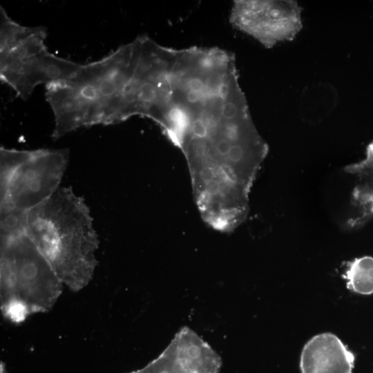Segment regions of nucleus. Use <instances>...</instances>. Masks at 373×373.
I'll return each mask as SVG.
<instances>
[{"label":"nucleus","instance_id":"obj_1","mask_svg":"<svg viewBox=\"0 0 373 373\" xmlns=\"http://www.w3.org/2000/svg\"><path fill=\"white\" fill-rule=\"evenodd\" d=\"M27 235L64 286L78 291L91 281L99 238L88 206L71 187L59 188L29 211Z\"/></svg>","mask_w":373,"mask_h":373},{"label":"nucleus","instance_id":"obj_2","mask_svg":"<svg viewBox=\"0 0 373 373\" xmlns=\"http://www.w3.org/2000/svg\"><path fill=\"white\" fill-rule=\"evenodd\" d=\"M1 308L12 322L52 309L64 284L27 234L1 240Z\"/></svg>","mask_w":373,"mask_h":373},{"label":"nucleus","instance_id":"obj_3","mask_svg":"<svg viewBox=\"0 0 373 373\" xmlns=\"http://www.w3.org/2000/svg\"><path fill=\"white\" fill-rule=\"evenodd\" d=\"M130 54L128 43L100 60L82 65L65 81L77 90L88 106L90 126L119 123V106Z\"/></svg>","mask_w":373,"mask_h":373},{"label":"nucleus","instance_id":"obj_4","mask_svg":"<svg viewBox=\"0 0 373 373\" xmlns=\"http://www.w3.org/2000/svg\"><path fill=\"white\" fill-rule=\"evenodd\" d=\"M296 1L236 0L229 15L232 26L267 48L293 40L303 27Z\"/></svg>","mask_w":373,"mask_h":373},{"label":"nucleus","instance_id":"obj_5","mask_svg":"<svg viewBox=\"0 0 373 373\" xmlns=\"http://www.w3.org/2000/svg\"><path fill=\"white\" fill-rule=\"evenodd\" d=\"M68 160V149L32 150L15 172L0 204L26 211L39 206L59 189Z\"/></svg>","mask_w":373,"mask_h":373},{"label":"nucleus","instance_id":"obj_6","mask_svg":"<svg viewBox=\"0 0 373 373\" xmlns=\"http://www.w3.org/2000/svg\"><path fill=\"white\" fill-rule=\"evenodd\" d=\"M81 66L46 49L31 57L0 64V77L19 97L26 99L37 85L66 81Z\"/></svg>","mask_w":373,"mask_h":373},{"label":"nucleus","instance_id":"obj_7","mask_svg":"<svg viewBox=\"0 0 373 373\" xmlns=\"http://www.w3.org/2000/svg\"><path fill=\"white\" fill-rule=\"evenodd\" d=\"M354 356L334 334H317L303 348L300 367L302 373H352Z\"/></svg>","mask_w":373,"mask_h":373},{"label":"nucleus","instance_id":"obj_8","mask_svg":"<svg viewBox=\"0 0 373 373\" xmlns=\"http://www.w3.org/2000/svg\"><path fill=\"white\" fill-rule=\"evenodd\" d=\"M46 97L54 115V140L83 126H89V108L77 90L65 81L46 85Z\"/></svg>","mask_w":373,"mask_h":373},{"label":"nucleus","instance_id":"obj_9","mask_svg":"<svg viewBox=\"0 0 373 373\" xmlns=\"http://www.w3.org/2000/svg\"><path fill=\"white\" fill-rule=\"evenodd\" d=\"M185 373H216L220 358L191 332L182 330L168 347Z\"/></svg>","mask_w":373,"mask_h":373},{"label":"nucleus","instance_id":"obj_10","mask_svg":"<svg viewBox=\"0 0 373 373\" xmlns=\"http://www.w3.org/2000/svg\"><path fill=\"white\" fill-rule=\"evenodd\" d=\"M345 171L357 178L352 195V203L356 211L347 222L348 227L356 228L373 217V142L367 146L365 158L347 165Z\"/></svg>","mask_w":373,"mask_h":373},{"label":"nucleus","instance_id":"obj_11","mask_svg":"<svg viewBox=\"0 0 373 373\" xmlns=\"http://www.w3.org/2000/svg\"><path fill=\"white\" fill-rule=\"evenodd\" d=\"M343 278L347 287L357 294H373V257L363 256L348 262Z\"/></svg>","mask_w":373,"mask_h":373},{"label":"nucleus","instance_id":"obj_12","mask_svg":"<svg viewBox=\"0 0 373 373\" xmlns=\"http://www.w3.org/2000/svg\"><path fill=\"white\" fill-rule=\"evenodd\" d=\"M28 213L7 204H0L1 240L27 234Z\"/></svg>","mask_w":373,"mask_h":373},{"label":"nucleus","instance_id":"obj_13","mask_svg":"<svg viewBox=\"0 0 373 373\" xmlns=\"http://www.w3.org/2000/svg\"><path fill=\"white\" fill-rule=\"evenodd\" d=\"M32 151L8 149L3 146L1 147L0 201L6 198L9 184L15 172L30 156Z\"/></svg>","mask_w":373,"mask_h":373},{"label":"nucleus","instance_id":"obj_14","mask_svg":"<svg viewBox=\"0 0 373 373\" xmlns=\"http://www.w3.org/2000/svg\"><path fill=\"white\" fill-rule=\"evenodd\" d=\"M0 10V52H3L15 47L31 35L37 27L21 26L13 21L1 6Z\"/></svg>","mask_w":373,"mask_h":373},{"label":"nucleus","instance_id":"obj_15","mask_svg":"<svg viewBox=\"0 0 373 373\" xmlns=\"http://www.w3.org/2000/svg\"><path fill=\"white\" fill-rule=\"evenodd\" d=\"M131 373H185L167 348L159 357L144 368Z\"/></svg>","mask_w":373,"mask_h":373},{"label":"nucleus","instance_id":"obj_16","mask_svg":"<svg viewBox=\"0 0 373 373\" xmlns=\"http://www.w3.org/2000/svg\"><path fill=\"white\" fill-rule=\"evenodd\" d=\"M0 373H8L2 363L0 365Z\"/></svg>","mask_w":373,"mask_h":373}]
</instances>
